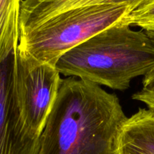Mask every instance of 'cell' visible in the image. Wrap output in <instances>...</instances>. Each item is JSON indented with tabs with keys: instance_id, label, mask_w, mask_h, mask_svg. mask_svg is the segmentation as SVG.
Returning <instances> with one entry per match:
<instances>
[{
	"instance_id": "1",
	"label": "cell",
	"mask_w": 154,
	"mask_h": 154,
	"mask_svg": "<svg viewBox=\"0 0 154 154\" xmlns=\"http://www.w3.org/2000/svg\"><path fill=\"white\" fill-rule=\"evenodd\" d=\"M126 117L116 94L90 81L63 78L38 154H114L116 135Z\"/></svg>"
},
{
	"instance_id": "2",
	"label": "cell",
	"mask_w": 154,
	"mask_h": 154,
	"mask_svg": "<svg viewBox=\"0 0 154 154\" xmlns=\"http://www.w3.org/2000/svg\"><path fill=\"white\" fill-rule=\"evenodd\" d=\"M124 20L62 56L56 64L60 75L123 91L134 78L151 72L154 41L144 30L132 29Z\"/></svg>"
},
{
	"instance_id": "3",
	"label": "cell",
	"mask_w": 154,
	"mask_h": 154,
	"mask_svg": "<svg viewBox=\"0 0 154 154\" xmlns=\"http://www.w3.org/2000/svg\"><path fill=\"white\" fill-rule=\"evenodd\" d=\"M132 10L127 5H106L67 11L20 32L17 48L33 61L56 66L62 56L123 20Z\"/></svg>"
},
{
	"instance_id": "4",
	"label": "cell",
	"mask_w": 154,
	"mask_h": 154,
	"mask_svg": "<svg viewBox=\"0 0 154 154\" xmlns=\"http://www.w3.org/2000/svg\"><path fill=\"white\" fill-rule=\"evenodd\" d=\"M63 78L56 66L14 51L11 113L14 135L26 150L38 154L39 141Z\"/></svg>"
},
{
	"instance_id": "5",
	"label": "cell",
	"mask_w": 154,
	"mask_h": 154,
	"mask_svg": "<svg viewBox=\"0 0 154 154\" xmlns=\"http://www.w3.org/2000/svg\"><path fill=\"white\" fill-rule=\"evenodd\" d=\"M147 0H22L20 32L36 26L65 11L106 5H127L135 9Z\"/></svg>"
},
{
	"instance_id": "6",
	"label": "cell",
	"mask_w": 154,
	"mask_h": 154,
	"mask_svg": "<svg viewBox=\"0 0 154 154\" xmlns=\"http://www.w3.org/2000/svg\"><path fill=\"white\" fill-rule=\"evenodd\" d=\"M114 154H154V109L139 108L119 127Z\"/></svg>"
},
{
	"instance_id": "7",
	"label": "cell",
	"mask_w": 154,
	"mask_h": 154,
	"mask_svg": "<svg viewBox=\"0 0 154 154\" xmlns=\"http://www.w3.org/2000/svg\"><path fill=\"white\" fill-rule=\"evenodd\" d=\"M14 51L0 63V154H30L14 135L11 115Z\"/></svg>"
},
{
	"instance_id": "8",
	"label": "cell",
	"mask_w": 154,
	"mask_h": 154,
	"mask_svg": "<svg viewBox=\"0 0 154 154\" xmlns=\"http://www.w3.org/2000/svg\"><path fill=\"white\" fill-rule=\"evenodd\" d=\"M21 2L22 0H0V63L17 48Z\"/></svg>"
},
{
	"instance_id": "9",
	"label": "cell",
	"mask_w": 154,
	"mask_h": 154,
	"mask_svg": "<svg viewBox=\"0 0 154 154\" xmlns=\"http://www.w3.org/2000/svg\"><path fill=\"white\" fill-rule=\"evenodd\" d=\"M124 21L131 26H138L146 32H154V0H147L133 9Z\"/></svg>"
},
{
	"instance_id": "10",
	"label": "cell",
	"mask_w": 154,
	"mask_h": 154,
	"mask_svg": "<svg viewBox=\"0 0 154 154\" xmlns=\"http://www.w3.org/2000/svg\"><path fill=\"white\" fill-rule=\"evenodd\" d=\"M147 34L154 41V32ZM132 99L145 104L147 108L154 109V69L144 77L142 87L132 96Z\"/></svg>"
}]
</instances>
